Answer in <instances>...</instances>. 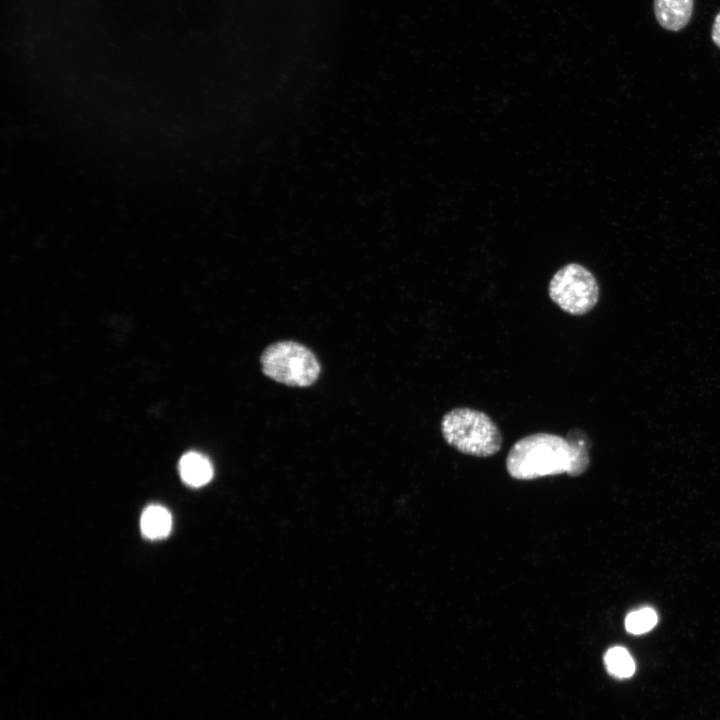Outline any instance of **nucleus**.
Instances as JSON below:
<instances>
[{
    "mask_svg": "<svg viewBox=\"0 0 720 720\" xmlns=\"http://www.w3.org/2000/svg\"><path fill=\"white\" fill-rule=\"evenodd\" d=\"M585 434L566 439L550 433L527 435L511 447L506 458L509 475L519 480L566 473L583 474L590 463L589 445Z\"/></svg>",
    "mask_w": 720,
    "mask_h": 720,
    "instance_id": "obj_1",
    "label": "nucleus"
},
{
    "mask_svg": "<svg viewBox=\"0 0 720 720\" xmlns=\"http://www.w3.org/2000/svg\"><path fill=\"white\" fill-rule=\"evenodd\" d=\"M441 433L447 444L476 457L492 456L502 445L501 432L490 416L468 407L454 408L444 414Z\"/></svg>",
    "mask_w": 720,
    "mask_h": 720,
    "instance_id": "obj_2",
    "label": "nucleus"
},
{
    "mask_svg": "<svg viewBox=\"0 0 720 720\" xmlns=\"http://www.w3.org/2000/svg\"><path fill=\"white\" fill-rule=\"evenodd\" d=\"M261 365L269 378L288 386H310L320 374V364L314 353L293 341L268 346L261 356Z\"/></svg>",
    "mask_w": 720,
    "mask_h": 720,
    "instance_id": "obj_3",
    "label": "nucleus"
},
{
    "mask_svg": "<svg viewBox=\"0 0 720 720\" xmlns=\"http://www.w3.org/2000/svg\"><path fill=\"white\" fill-rule=\"evenodd\" d=\"M550 299L571 315L590 312L599 300V285L590 270L578 263L560 268L548 286Z\"/></svg>",
    "mask_w": 720,
    "mask_h": 720,
    "instance_id": "obj_4",
    "label": "nucleus"
},
{
    "mask_svg": "<svg viewBox=\"0 0 720 720\" xmlns=\"http://www.w3.org/2000/svg\"><path fill=\"white\" fill-rule=\"evenodd\" d=\"M694 0H654V14L661 27L677 32L689 23Z\"/></svg>",
    "mask_w": 720,
    "mask_h": 720,
    "instance_id": "obj_5",
    "label": "nucleus"
},
{
    "mask_svg": "<svg viewBox=\"0 0 720 720\" xmlns=\"http://www.w3.org/2000/svg\"><path fill=\"white\" fill-rule=\"evenodd\" d=\"M179 473L187 485L200 487L211 480L213 467L209 459L202 454L188 452L180 459Z\"/></svg>",
    "mask_w": 720,
    "mask_h": 720,
    "instance_id": "obj_6",
    "label": "nucleus"
},
{
    "mask_svg": "<svg viewBox=\"0 0 720 720\" xmlns=\"http://www.w3.org/2000/svg\"><path fill=\"white\" fill-rule=\"evenodd\" d=\"M140 527L143 535L149 539L164 538L170 533L172 527L171 514L163 506L151 505L144 510Z\"/></svg>",
    "mask_w": 720,
    "mask_h": 720,
    "instance_id": "obj_7",
    "label": "nucleus"
},
{
    "mask_svg": "<svg viewBox=\"0 0 720 720\" xmlns=\"http://www.w3.org/2000/svg\"><path fill=\"white\" fill-rule=\"evenodd\" d=\"M604 663L608 672L617 678L631 677L635 671V662L624 647L610 648L604 655Z\"/></svg>",
    "mask_w": 720,
    "mask_h": 720,
    "instance_id": "obj_8",
    "label": "nucleus"
},
{
    "mask_svg": "<svg viewBox=\"0 0 720 720\" xmlns=\"http://www.w3.org/2000/svg\"><path fill=\"white\" fill-rule=\"evenodd\" d=\"M658 616L654 609L644 607L629 613L625 619V628L631 634H643L650 631L657 623Z\"/></svg>",
    "mask_w": 720,
    "mask_h": 720,
    "instance_id": "obj_9",
    "label": "nucleus"
},
{
    "mask_svg": "<svg viewBox=\"0 0 720 720\" xmlns=\"http://www.w3.org/2000/svg\"><path fill=\"white\" fill-rule=\"evenodd\" d=\"M711 38L713 43L720 48V11L717 13V15L714 18L712 29H711Z\"/></svg>",
    "mask_w": 720,
    "mask_h": 720,
    "instance_id": "obj_10",
    "label": "nucleus"
}]
</instances>
